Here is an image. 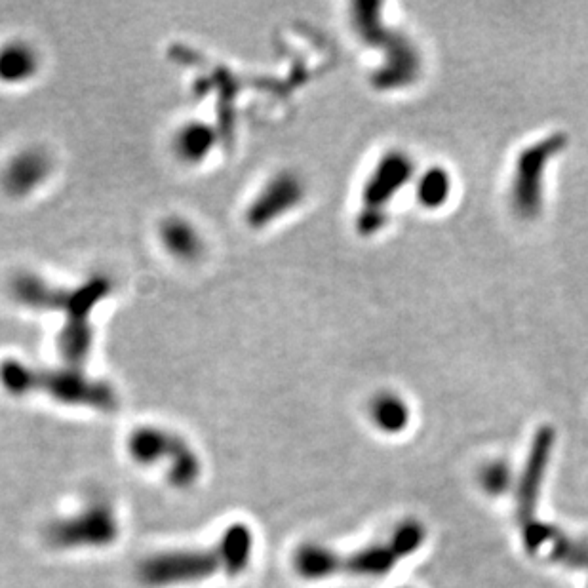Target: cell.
I'll return each mask as SVG.
<instances>
[{
	"label": "cell",
	"mask_w": 588,
	"mask_h": 588,
	"mask_svg": "<svg viewBox=\"0 0 588 588\" xmlns=\"http://www.w3.org/2000/svg\"><path fill=\"white\" fill-rule=\"evenodd\" d=\"M52 162L39 149L21 151L10 158L2 172V185L10 195L25 196L39 189L50 176Z\"/></svg>",
	"instance_id": "obj_1"
},
{
	"label": "cell",
	"mask_w": 588,
	"mask_h": 588,
	"mask_svg": "<svg viewBox=\"0 0 588 588\" xmlns=\"http://www.w3.org/2000/svg\"><path fill=\"white\" fill-rule=\"evenodd\" d=\"M39 67V54L31 44L23 40H8L0 44V82H27L37 75Z\"/></svg>",
	"instance_id": "obj_2"
},
{
	"label": "cell",
	"mask_w": 588,
	"mask_h": 588,
	"mask_svg": "<svg viewBox=\"0 0 588 588\" xmlns=\"http://www.w3.org/2000/svg\"><path fill=\"white\" fill-rule=\"evenodd\" d=\"M162 244L181 259H195L202 252V238L187 219L170 217L160 225Z\"/></svg>",
	"instance_id": "obj_3"
},
{
	"label": "cell",
	"mask_w": 588,
	"mask_h": 588,
	"mask_svg": "<svg viewBox=\"0 0 588 588\" xmlns=\"http://www.w3.org/2000/svg\"><path fill=\"white\" fill-rule=\"evenodd\" d=\"M297 183L292 177H278L275 183L271 181V185L263 191V195L255 200L252 210H250V217L254 219L255 225H263L267 221H271L273 217L278 216L280 208H290L292 204L282 200V198H295L297 196Z\"/></svg>",
	"instance_id": "obj_4"
},
{
	"label": "cell",
	"mask_w": 588,
	"mask_h": 588,
	"mask_svg": "<svg viewBox=\"0 0 588 588\" xmlns=\"http://www.w3.org/2000/svg\"><path fill=\"white\" fill-rule=\"evenodd\" d=\"M174 145L177 157L195 164L208 155L210 147L214 145V136L204 124H187L179 128Z\"/></svg>",
	"instance_id": "obj_5"
}]
</instances>
